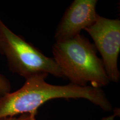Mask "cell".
Listing matches in <instances>:
<instances>
[{"label":"cell","instance_id":"cell-1","mask_svg":"<svg viewBox=\"0 0 120 120\" xmlns=\"http://www.w3.org/2000/svg\"><path fill=\"white\" fill-rule=\"evenodd\" d=\"M47 76L40 74L26 79L19 89L2 97L0 100V118L25 113L36 115L40 106L56 98H83L105 111L112 109L111 103L101 88L79 87L72 83L51 85L45 81Z\"/></svg>","mask_w":120,"mask_h":120},{"label":"cell","instance_id":"cell-2","mask_svg":"<svg viewBox=\"0 0 120 120\" xmlns=\"http://www.w3.org/2000/svg\"><path fill=\"white\" fill-rule=\"evenodd\" d=\"M53 58L64 75L73 85L101 88L109 83L101 58L94 43L81 34L69 40L55 42Z\"/></svg>","mask_w":120,"mask_h":120},{"label":"cell","instance_id":"cell-3","mask_svg":"<svg viewBox=\"0 0 120 120\" xmlns=\"http://www.w3.org/2000/svg\"><path fill=\"white\" fill-rule=\"evenodd\" d=\"M0 53L5 57L10 71L25 79L40 74L64 78L53 57L44 55L7 27L0 19Z\"/></svg>","mask_w":120,"mask_h":120},{"label":"cell","instance_id":"cell-4","mask_svg":"<svg viewBox=\"0 0 120 120\" xmlns=\"http://www.w3.org/2000/svg\"><path fill=\"white\" fill-rule=\"evenodd\" d=\"M85 31L90 34L97 51L101 55L109 81L118 83L120 72L118 59L120 52V20L98 15L96 21Z\"/></svg>","mask_w":120,"mask_h":120},{"label":"cell","instance_id":"cell-5","mask_svg":"<svg viewBox=\"0 0 120 120\" xmlns=\"http://www.w3.org/2000/svg\"><path fill=\"white\" fill-rule=\"evenodd\" d=\"M97 0H75L67 7L57 27L56 42L69 40L81 34L96 21Z\"/></svg>","mask_w":120,"mask_h":120},{"label":"cell","instance_id":"cell-6","mask_svg":"<svg viewBox=\"0 0 120 120\" xmlns=\"http://www.w3.org/2000/svg\"><path fill=\"white\" fill-rule=\"evenodd\" d=\"M11 92V84L10 80L4 75L0 73V100Z\"/></svg>","mask_w":120,"mask_h":120},{"label":"cell","instance_id":"cell-7","mask_svg":"<svg viewBox=\"0 0 120 120\" xmlns=\"http://www.w3.org/2000/svg\"><path fill=\"white\" fill-rule=\"evenodd\" d=\"M36 114L25 113L19 115V116H6L0 118V120H37Z\"/></svg>","mask_w":120,"mask_h":120}]
</instances>
